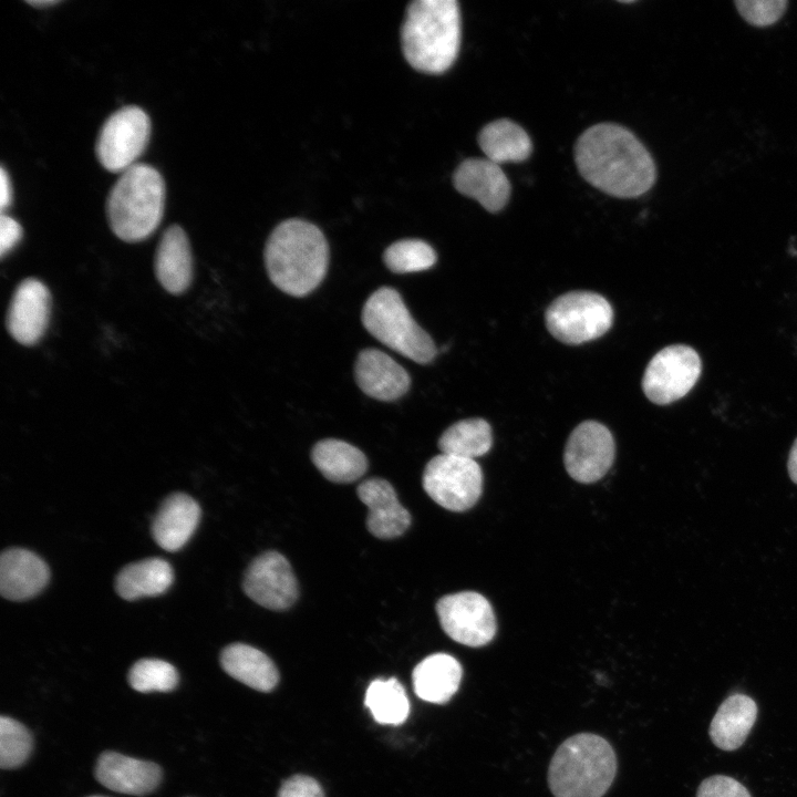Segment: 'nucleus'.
Returning <instances> with one entry per match:
<instances>
[{"instance_id": "1", "label": "nucleus", "mask_w": 797, "mask_h": 797, "mask_svg": "<svg viewBox=\"0 0 797 797\" xmlns=\"http://www.w3.org/2000/svg\"><path fill=\"white\" fill-rule=\"evenodd\" d=\"M575 162L593 187L618 198H634L654 185L656 167L645 146L628 128L600 123L577 139Z\"/></svg>"}, {"instance_id": "2", "label": "nucleus", "mask_w": 797, "mask_h": 797, "mask_svg": "<svg viewBox=\"0 0 797 797\" xmlns=\"http://www.w3.org/2000/svg\"><path fill=\"white\" fill-rule=\"evenodd\" d=\"M329 247L322 231L303 219L280 222L265 247V263L271 282L292 297H304L324 279Z\"/></svg>"}, {"instance_id": "3", "label": "nucleus", "mask_w": 797, "mask_h": 797, "mask_svg": "<svg viewBox=\"0 0 797 797\" xmlns=\"http://www.w3.org/2000/svg\"><path fill=\"white\" fill-rule=\"evenodd\" d=\"M460 32L456 0L413 1L406 9L401 31L404 56L420 72L441 74L458 55Z\"/></svg>"}, {"instance_id": "4", "label": "nucleus", "mask_w": 797, "mask_h": 797, "mask_svg": "<svg viewBox=\"0 0 797 797\" xmlns=\"http://www.w3.org/2000/svg\"><path fill=\"white\" fill-rule=\"evenodd\" d=\"M165 198V182L159 172L136 163L121 174L108 193L106 215L112 231L127 242L146 239L161 224Z\"/></svg>"}, {"instance_id": "5", "label": "nucleus", "mask_w": 797, "mask_h": 797, "mask_svg": "<svg viewBox=\"0 0 797 797\" xmlns=\"http://www.w3.org/2000/svg\"><path fill=\"white\" fill-rule=\"evenodd\" d=\"M617 774V757L603 737L580 733L566 739L551 758L548 784L555 797H602Z\"/></svg>"}, {"instance_id": "6", "label": "nucleus", "mask_w": 797, "mask_h": 797, "mask_svg": "<svg viewBox=\"0 0 797 797\" xmlns=\"http://www.w3.org/2000/svg\"><path fill=\"white\" fill-rule=\"evenodd\" d=\"M362 323L381 343L416 363L427 364L437 354L429 334L415 322L401 294L391 287H381L368 298Z\"/></svg>"}, {"instance_id": "7", "label": "nucleus", "mask_w": 797, "mask_h": 797, "mask_svg": "<svg viewBox=\"0 0 797 797\" xmlns=\"http://www.w3.org/2000/svg\"><path fill=\"white\" fill-rule=\"evenodd\" d=\"M550 334L566 344H581L603 335L612 325L608 300L591 291H570L555 299L545 312Z\"/></svg>"}, {"instance_id": "8", "label": "nucleus", "mask_w": 797, "mask_h": 797, "mask_svg": "<svg viewBox=\"0 0 797 797\" xmlns=\"http://www.w3.org/2000/svg\"><path fill=\"white\" fill-rule=\"evenodd\" d=\"M151 120L136 105L121 107L100 130L95 153L101 165L112 173H123L136 164L151 137Z\"/></svg>"}, {"instance_id": "9", "label": "nucleus", "mask_w": 797, "mask_h": 797, "mask_svg": "<svg viewBox=\"0 0 797 797\" xmlns=\"http://www.w3.org/2000/svg\"><path fill=\"white\" fill-rule=\"evenodd\" d=\"M422 483L436 504L452 511H464L480 497L483 473L474 459L439 454L426 464Z\"/></svg>"}, {"instance_id": "10", "label": "nucleus", "mask_w": 797, "mask_h": 797, "mask_svg": "<svg viewBox=\"0 0 797 797\" xmlns=\"http://www.w3.org/2000/svg\"><path fill=\"white\" fill-rule=\"evenodd\" d=\"M702 362L698 353L685 344L669 345L649 362L642 390L654 404L667 405L685 396L698 380Z\"/></svg>"}, {"instance_id": "11", "label": "nucleus", "mask_w": 797, "mask_h": 797, "mask_svg": "<svg viewBox=\"0 0 797 797\" xmlns=\"http://www.w3.org/2000/svg\"><path fill=\"white\" fill-rule=\"evenodd\" d=\"M436 613L444 632L467 646L489 643L496 633V619L488 600L478 592L463 591L442 597Z\"/></svg>"}, {"instance_id": "12", "label": "nucleus", "mask_w": 797, "mask_h": 797, "mask_svg": "<svg viewBox=\"0 0 797 797\" xmlns=\"http://www.w3.org/2000/svg\"><path fill=\"white\" fill-rule=\"evenodd\" d=\"M615 444L611 432L597 421L580 423L570 434L563 453L568 474L579 483L602 478L613 464Z\"/></svg>"}, {"instance_id": "13", "label": "nucleus", "mask_w": 797, "mask_h": 797, "mask_svg": "<svg viewBox=\"0 0 797 797\" xmlns=\"http://www.w3.org/2000/svg\"><path fill=\"white\" fill-rule=\"evenodd\" d=\"M242 588L251 600L270 610L288 609L299 596L292 568L277 551L263 552L250 562Z\"/></svg>"}, {"instance_id": "14", "label": "nucleus", "mask_w": 797, "mask_h": 797, "mask_svg": "<svg viewBox=\"0 0 797 797\" xmlns=\"http://www.w3.org/2000/svg\"><path fill=\"white\" fill-rule=\"evenodd\" d=\"M51 312V296L45 284L29 278L15 289L7 313V329L23 345H33L43 337Z\"/></svg>"}, {"instance_id": "15", "label": "nucleus", "mask_w": 797, "mask_h": 797, "mask_svg": "<svg viewBox=\"0 0 797 797\" xmlns=\"http://www.w3.org/2000/svg\"><path fill=\"white\" fill-rule=\"evenodd\" d=\"M453 183L458 193L490 213L503 209L510 196V183L500 165L486 157L463 161L454 172Z\"/></svg>"}, {"instance_id": "16", "label": "nucleus", "mask_w": 797, "mask_h": 797, "mask_svg": "<svg viewBox=\"0 0 797 797\" xmlns=\"http://www.w3.org/2000/svg\"><path fill=\"white\" fill-rule=\"evenodd\" d=\"M354 376L363 393L384 402L398 400L411 385L407 371L389 354L376 349H364L359 353Z\"/></svg>"}, {"instance_id": "17", "label": "nucleus", "mask_w": 797, "mask_h": 797, "mask_svg": "<svg viewBox=\"0 0 797 797\" xmlns=\"http://www.w3.org/2000/svg\"><path fill=\"white\" fill-rule=\"evenodd\" d=\"M356 494L369 509L366 527L374 537L392 539L408 529L411 515L387 480L377 477L366 479L359 485Z\"/></svg>"}, {"instance_id": "18", "label": "nucleus", "mask_w": 797, "mask_h": 797, "mask_svg": "<svg viewBox=\"0 0 797 797\" xmlns=\"http://www.w3.org/2000/svg\"><path fill=\"white\" fill-rule=\"evenodd\" d=\"M95 777L103 786L113 791L142 796L158 786L162 770L153 762L107 751L102 753L97 759Z\"/></svg>"}, {"instance_id": "19", "label": "nucleus", "mask_w": 797, "mask_h": 797, "mask_svg": "<svg viewBox=\"0 0 797 797\" xmlns=\"http://www.w3.org/2000/svg\"><path fill=\"white\" fill-rule=\"evenodd\" d=\"M48 565L34 552L8 548L0 557V593L12 601L37 596L48 583Z\"/></svg>"}, {"instance_id": "20", "label": "nucleus", "mask_w": 797, "mask_h": 797, "mask_svg": "<svg viewBox=\"0 0 797 797\" xmlns=\"http://www.w3.org/2000/svg\"><path fill=\"white\" fill-rule=\"evenodd\" d=\"M155 275L169 293L180 294L193 280V255L188 237L178 225L167 228L157 245L154 259Z\"/></svg>"}, {"instance_id": "21", "label": "nucleus", "mask_w": 797, "mask_h": 797, "mask_svg": "<svg viewBox=\"0 0 797 797\" xmlns=\"http://www.w3.org/2000/svg\"><path fill=\"white\" fill-rule=\"evenodd\" d=\"M200 518V507L189 495L175 493L164 499L157 510L152 535L167 551L179 550L194 534Z\"/></svg>"}, {"instance_id": "22", "label": "nucleus", "mask_w": 797, "mask_h": 797, "mask_svg": "<svg viewBox=\"0 0 797 797\" xmlns=\"http://www.w3.org/2000/svg\"><path fill=\"white\" fill-rule=\"evenodd\" d=\"M463 671L459 662L446 653H435L422 660L413 670L415 694L431 703L444 704L459 687Z\"/></svg>"}, {"instance_id": "23", "label": "nucleus", "mask_w": 797, "mask_h": 797, "mask_svg": "<svg viewBox=\"0 0 797 797\" xmlns=\"http://www.w3.org/2000/svg\"><path fill=\"white\" fill-rule=\"evenodd\" d=\"M220 664L228 675L260 692L271 691L279 681V672L270 658L245 643L227 645L221 651Z\"/></svg>"}, {"instance_id": "24", "label": "nucleus", "mask_w": 797, "mask_h": 797, "mask_svg": "<svg viewBox=\"0 0 797 797\" xmlns=\"http://www.w3.org/2000/svg\"><path fill=\"white\" fill-rule=\"evenodd\" d=\"M757 717V705L745 694L727 697L714 715L710 735L723 751H734L746 739Z\"/></svg>"}, {"instance_id": "25", "label": "nucleus", "mask_w": 797, "mask_h": 797, "mask_svg": "<svg viewBox=\"0 0 797 797\" xmlns=\"http://www.w3.org/2000/svg\"><path fill=\"white\" fill-rule=\"evenodd\" d=\"M173 579V569L166 560L147 558L122 568L115 579V589L121 598L136 600L164 593Z\"/></svg>"}, {"instance_id": "26", "label": "nucleus", "mask_w": 797, "mask_h": 797, "mask_svg": "<svg viewBox=\"0 0 797 797\" xmlns=\"http://www.w3.org/2000/svg\"><path fill=\"white\" fill-rule=\"evenodd\" d=\"M311 459L320 473L333 483H352L364 475L368 459L358 447L335 438L318 442Z\"/></svg>"}, {"instance_id": "27", "label": "nucleus", "mask_w": 797, "mask_h": 797, "mask_svg": "<svg viewBox=\"0 0 797 797\" xmlns=\"http://www.w3.org/2000/svg\"><path fill=\"white\" fill-rule=\"evenodd\" d=\"M478 144L486 158L498 165L524 162L532 151L526 131L508 118L486 124L479 132Z\"/></svg>"}, {"instance_id": "28", "label": "nucleus", "mask_w": 797, "mask_h": 797, "mask_svg": "<svg viewBox=\"0 0 797 797\" xmlns=\"http://www.w3.org/2000/svg\"><path fill=\"white\" fill-rule=\"evenodd\" d=\"M493 444L491 427L483 418H466L452 424L441 435L438 448L442 454L474 459L483 456Z\"/></svg>"}, {"instance_id": "29", "label": "nucleus", "mask_w": 797, "mask_h": 797, "mask_svg": "<svg viewBox=\"0 0 797 797\" xmlns=\"http://www.w3.org/2000/svg\"><path fill=\"white\" fill-rule=\"evenodd\" d=\"M364 703L380 724H402L410 713L405 690L394 677L372 681L366 690Z\"/></svg>"}, {"instance_id": "30", "label": "nucleus", "mask_w": 797, "mask_h": 797, "mask_svg": "<svg viewBox=\"0 0 797 797\" xmlns=\"http://www.w3.org/2000/svg\"><path fill=\"white\" fill-rule=\"evenodd\" d=\"M437 260L435 250L420 239L393 242L383 253V261L394 273H411L432 268Z\"/></svg>"}, {"instance_id": "31", "label": "nucleus", "mask_w": 797, "mask_h": 797, "mask_svg": "<svg viewBox=\"0 0 797 797\" xmlns=\"http://www.w3.org/2000/svg\"><path fill=\"white\" fill-rule=\"evenodd\" d=\"M128 683L141 693L169 692L178 683V673L168 662L159 659H142L128 672Z\"/></svg>"}, {"instance_id": "32", "label": "nucleus", "mask_w": 797, "mask_h": 797, "mask_svg": "<svg viewBox=\"0 0 797 797\" xmlns=\"http://www.w3.org/2000/svg\"><path fill=\"white\" fill-rule=\"evenodd\" d=\"M33 739L29 729L20 722L0 717V766L3 769L15 768L29 757Z\"/></svg>"}, {"instance_id": "33", "label": "nucleus", "mask_w": 797, "mask_h": 797, "mask_svg": "<svg viewBox=\"0 0 797 797\" xmlns=\"http://www.w3.org/2000/svg\"><path fill=\"white\" fill-rule=\"evenodd\" d=\"M741 17L749 24L764 28L776 23L786 12V0H737Z\"/></svg>"}, {"instance_id": "34", "label": "nucleus", "mask_w": 797, "mask_h": 797, "mask_svg": "<svg viewBox=\"0 0 797 797\" xmlns=\"http://www.w3.org/2000/svg\"><path fill=\"white\" fill-rule=\"evenodd\" d=\"M696 797H751V794L736 779L717 775L702 782Z\"/></svg>"}, {"instance_id": "35", "label": "nucleus", "mask_w": 797, "mask_h": 797, "mask_svg": "<svg viewBox=\"0 0 797 797\" xmlns=\"http://www.w3.org/2000/svg\"><path fill=\"white\" fill-rule=\"evenodd\" d=\"M278 797H324L321 786L311 777L297 775L287 779Z\"/></svg>"}, {"instance_id": "36", "label": "nucleus", "mask_w": 797, "mask_h": 797, "mask_svg": "<svg viewBox=\"0 0 797 797\" xmlns=\"http://www.w3.org/2000/svg\"><path fill=\"white\" fill-rule=\"evenodd\" d=\"M22 237L21 225L4 214L0 218V255L3 258L10 252Z\"/></svg>"}, {"instance_id": "37", "label": "nucleus", "mask_w": 797, "mask_h": 797, "mask_svg": "<svg viewBox=\"0 0 797 797\" xmlns=\"http://www.w3.org/2000/svg\"><path fill=\"white\" fill-rule=\"evenodd\" d=\"M12 201V187L8 173L4 167H1L0 173V207L3 214L4 209L10 206Z\"/></svg>"}, {"instance_id": "38", "label": "nucleus", "mask_w": 797, "mask_h": 797, "mask_svg": "<svg viewBox=\"0 0 797 797\" xmlns=\"http://www.w3.org/2000/svg\"><path fill=\"white\" fill-rule=\"evenodd\" d=\"M787 468L790 479L797 484V437L793 443V446L790 448L788 460H787Z\"/></svg>"}, {"instance_id": "39", "label": "nucleus", "mask_w": 797, "mask_h": 797, "mask_svg": "<svg viewBox=\"0 0 797 797\" xmlns=\"http://www.w3.org/2000/svg\"><path fill=\"white\" fill-rule=\"evenodd\" d=\"M59 2H60V1H58V0H34V1H28L29 4H31V6H33V7H38V8L50 7V6L56 4V3H59Z\"/></svg>"}, {"instance_id": "40", "label": "nucleus", "mask_w": 797, "mask_h": 797, "mask_svg": "<svg viewBox=\"0 0 797 797\" xmlns=\"http://www.w3.org/2000/svg\"><path fill=\"white\" fill-rule=\"evenodd\" d=\"M92 797H101V796H92Z\"/></svg>"}]
</instances>
